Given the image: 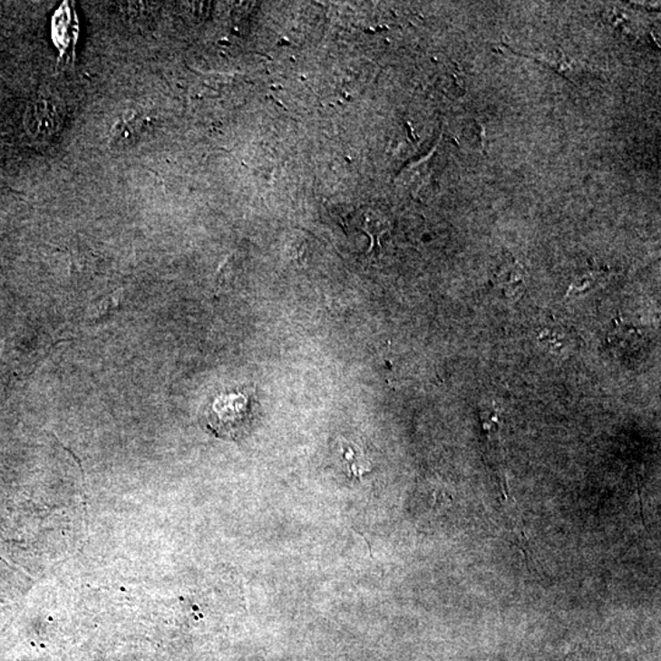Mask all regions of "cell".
<instances>
[{"instance_id": "cell-1", "label": "cell", "mask_w": 661, "mask_h": 661, "mask_svg": "<svg viewBox=\"0 0 661 661\" xmlns=\"http://www.w3.org/2000/svg\"><path fill=\"white\" fill-rule=\"evenodd\" d=\"M241 396L222 397L209 411V428L220 436H234L247 421L249 409Z\"/></svg>"}, {"instance_id": "cell-2", "label": "cell", "mask_w": 661, "mask_h": 661, "mask_svg": "<svg viewBox=\"0 0 661 661\" xmlns=\"http://www.w3.org/2000/svg\"><path fill=\"white\" fill-rule=\"evenodd\" d=\"M30 122L33 131L42 138H49L61 127L62 114L57 104L52 101L42 100L34 103L30 112Z\"/></svg>"}]
</instances>
